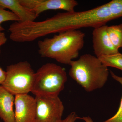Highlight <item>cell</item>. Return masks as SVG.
Segmentation results:
<instances>
[{"label": "cell", "instance_id": "ac0fdd59", "mask_svg": "<svg viewBox=\"0 0 122 122\" xmlns=\"http://www.w3.org/2000/svg\"><path fill=\"white\" fill-rule=\"evenodd\" d=\"M7 41V38L5 33L0 31V54L1 53V47L6 43Z\"/></svg>", "mask_w": 122, "mask_h": 122}, {"label": "cell", "instance_id": "8fae6325", "mask_svg": "<svg viewBox=\"0 0 122 122\" xmlns=\"http://www.w3.org/2000/svg\"><path fill=\"white\" fill-rule=\"evenodd\" d=\"M0 7L11 10L18 17L20 22L34 21L38 17L23 6L19 0H0Z\"/></svg>", "mask_w": 122, "mask_h": 122}, {"label": "cell", "instance_id": "5b68a950", "mask_svg": "<svg viewBox=\"0 0 122 122\" xmlns=\"http://www.w3.org/2000/svg\"><path fill=\"white\" fill-rule=\"evenodd\" d=\"M7 77L1 86L14 95L31 92L35 72L27 61H20L7 67Z\"/></svg>", "mask_w": 122, "mask_h": 122}, {"label": "cell", "instance_id": "52a82bcc", "mask_svg": "<svg viewBox=\"0 0 122 122\" xmlns=\"http://www.w3.org/2000/svg\"><path fill=\"white\" fill-rule=\"evenodd\" d=\"M24 7L35 14L37 16L44 11L62 10L66 12H74L78 5L75 0H19Z\"/></svg>", "mask_w": 122, "mask_h": 122}, {"label": "cell", "instance_id": "6da1fadb", "mask_svg": "<svg viewBox=\"0 0 122 122\" xmlns=\"http://www.w3.org/2000/svg\"><path fill=\"white\" fill-rule=\"evenodd\" d=\"M114 20L107 3L87 11L58 13L46 20L38 21L36 29L38 35L45 36L83 28H93L105 25Z\"/></svg>", "mask_w": 122, "mask_h": 122}, {"label": "cell", "instance_id": "9a60e30c", "mask_svg": "<svg viewBox=\"0 0 122 122\" xmlns=\"http://www.w3.org/2000/svg\"><path fill=\"white\" fill-rule=\"evenodd\" d=\"M8 21H20V20L16 15L10 11H7L0 7V31L2 32L5 29L1 25L3 22Z\"/></svg>", "mask_w": 122, "mask_h": 122}, {"label": "cell", "instance_id": "4fadbf2b", "mask_svg": "<svg viewBox=\"0 0 122 122\" xmlns=\"http://www.w3.org/2000/svg\"><path fill=\"white\" fill-rule=\"evenodd\" d=\"M107 67L117 68L122 71V54L120 53L98 58Z\"/></svg>", "mask_w": 122, "mask_h": 122}, {"label": "cell", "instance_id": "e0dca14e", "mask_svg": "<svg viewBox=\"0 0 122 122\" xmlns=\"http://www.w3.org/2000/svg\"><path fill=\"white\" fill-rule=\"evenodd\" d=\"M80 117L74 112H71L64 119H62L58 122H76V120L80 119Z\"/></svg>", "mask_w": 122, "mask_h": 122}, {"label": "cell", "instance_id": "8992f818", "mask_svg": "<svg viewBox=\"0 0 122 122\" xmlns=\"http://www.w3.org/2000/svg\"><path fill=\"white\" fill-rule=\"evenodd\" d=\"M35 99L36 109L34 122H58L62 119L64 107L58 96H35Z\"/></svg>", "mask_w": 122, "mask_h": 122}, {"label": "cell", "instance_id": "2e32d148", "mask_svg": "<svg viewBox=\"0 0 122 122\" xmlns=\"http://www.w3.org/2000/svg\"><path fill=\"white\" fill-rule=\"evenodd\" d=\"M107 4L114 19L122 17V0H113Z\"/></svg>", "mask_w": 122, "mask_h": 122}, {"label": "cell", "instance_id": "ba28073f", "mask_svg": "<svg viewBox=\"0 0 122 122\" xmlns=\"http://www.w3.org/2000/svg\"><path fill=\"white\" fill-rule=\"evenodd\" d=\"M15 122H34L36 103L35 98L29 95H18L15 97Z\"/></svg>", "mask_w": 122, "mask_h": 122}, {"label": "cell", "instance_id": "9c48e42d", "mask_svg": "<svg viewBox=\"0 0 122 122\" xmlns=\"http://www.w3.org/2000/svg\"><path fill=\"white\" fill-rule=\"evenodd\" d=\"M106 25L94 28L92 33V41L94 53L97 58L119 53L109 38L107 32Z\"/></svg>", "mask_w": 122, "mask_h": 122}, {"label": "cell", "instance_id": "ffe728a7", "mask_svg": "<svg viewBox=\"0 0 122 122\" xmlns=\"http://www.w3.org/2000/svg\"><path fill=\"white\" fill-rule=\"evenodd\" d=\"M80 119H82L85 121V122H94L93 120L89 116L87 117H83L82 118H80Z\"/></svg>", "mask_w": 122, "mask_h": 122}, {"label": "cell", "instance_id": "5bb4252c", "mask_svg": "<svg viewBox=\"0 0 122 122\" xmlns=\"http://www.w3.org/2000/svg\"><path fill=\"white\" fill-rule=\"evenodd\" d=\"M110 72L113 78L118 82L122 86V77L116 75L111 71ZM103 122H122V95L120 105L117 113L113 117Z\"/></svg>", "mask_w": 122, "mask_h": 122}, {"label": "cell", "instance_id": "7c38bea8", "mask_svg": "<svg viewBox=\"0 0 122 122\" xmlns=\"http://www.w3.org/2000/svg\"><path fill=\"white\" fill-rule=\"evenodd\" d=\"M109 38L114 46L118 50L122 48V24L107 27Z\"/></svg>", "mask_w": 122, "mask_h": 122}, {"label": "cell", "instance_id": "7a4b0ae2", "mask_svg": "<svg viewBox=\"0 0 122 122\" xmlns=\"http://www.w3.org/2000/svg\"><path fill=\"white\" fill-rule=\"evenodd\" d=\"M85 33L78 30H69L55 34L51 38L38 42V53L42 57L55 59L69 65L78 57L85 43Z\"/></svg>", "mask_w": 122, "mask_h": 122}, {"label": "cell", "instance_id": "d6986e66", "mask_svg": "<svg viewBox=\"0 0 122 122\" xmlns=\"http://www.w3.org/2000/svg\"><path fill=\"white\" fill-rule=\"evenodd\" d=\"M7 77V72L0 67V85H2L5 81Z\"/></svg>", "mask_w": 122, "mask_h": 122}, {"label": "cell", "instance_id": "277c9868", "mask_svg": "<svg viewBox=\"0 0 122 122\" xmlns=\"http://www.w3.org/2000/svg\"><path fill=\"white\" fill-rule=\"evenodd\" d=\"M67 81L64 68L55 63H46L35 72L31 92L35 96L57 97Z\"/></svg>", "mask_w": 122, "mask_h": 122}, {"label": "cell", "instance_id": "30bf717a", "mask_svg": "<svg viewBox=\"0 0 122 122\" xmlns=\"http://www.w3.org/2000/svg\"><path fill=\"white\" fill-rule=\"evenodd\" d=\"M15 100L12 94L0 86V117L4 122H15Z\"/></svg>", "mask_w": 122, "mask_h": 122}, {"label": "cell", "instance_id": "44dd1931", "mask_svg": "<svg viewBox=\"0 0 122 122\" xmlns=\"http://www.w3.org/2000/svg\"></svg>", "mask_w": 122, "mask_h": 122}, {"label": "cell", "instance_id": "3957f363", "mask_svg": "<svg viewBox=\"0 0 122 122\" xmlns=\"http://www.w3.org/2000/svg\"><path fill=\"white\" fill-rule=\"evenodd\" d=\"M70 77L87 92L102 88L108 80L109 71L96 56L86 54L69 64Z\"/></svg>", "mask_w": 122, "mask_h": 122}]
</instances>
